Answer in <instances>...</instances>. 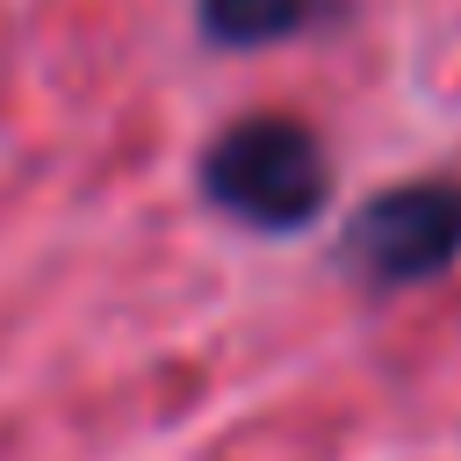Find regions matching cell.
<instances>
[{"instance_id": "cell-2", "label": "cell", "mask_w": 461, "mask_h": 461, "mask_svg": "<svg viewBox=\"0 0 461 461\" xmlns=\"http://www.w3.org/2000/svg\"><path fill=\"white\" fill-rule=\"evenodd\" d=\"M339 259L360 288H418L461 259V180H396L353 209Z\"/></svg>"}, {"instance_id": "cell-3", "label": "cell", "mask_w": 461, "mask_h": 461, "mask_svg": "<svg viewBox=\"0 0 461 461\" xmlns=\"http://www.w3.org/2000/svg\"><path fill=\"white\" fill-rule=\"evenodd\" d=\"M324 0H194V22L216 50H259V43H288L295 29H310Z\"/></svg>"}, {"instance_id": "cell-1", "label": "cell", "mask_w": 461, "mask_h": 461, "mask_svg": "<svg viewBox=\"0 0 461 461\" xmlns=\"http://www.w3.org/2000/svg\"><path fill=\"white\" fill-rule=\"evenodd\" d=\"M202 194L230 223L288 238V230H310L324 216V202H331V158H324L317 130L295 122V115H238L202 151Z\"/></svg>"}]
</instances>
